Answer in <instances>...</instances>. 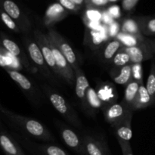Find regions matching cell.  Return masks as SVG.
<instances>
[{
  "label": "cell",
  "mask_w": 155,
  "mask_h": 155,
  "mask_svg": "<svg viewBox=\"0 0 155 155\" xmlns=\"http://www.w3.org/2000/svg\"><path fill=\"white\" fill-rule=\"evenodd\" d=\"M82 139L87 155H108L107 144L102 139L86 135Z\"/></svg>",
  "instance_id": "13"
},
{
  "label": "cell",
  "mask_w": 155,
  "mask_h": 155,
  "mask_svg": "<svg viewBox=\"0 0 155 155\" xmlns=\"http://www.w3.org/2000/svg\"><path fill=\"white\" fill-rule=\"evenodd\" d=\"M0 7L16 22L22 33H30L32 23L30 18L14 0H0Z\"/></svg>",
  "instance_id": "3"
},
{
  "label": "cell",
  "mask_w": 155,
  "mask_h": 155,
  "mask_svg": "<svg viewBox=\"0 0 155 155\" xmlns=\"http://www.w3.org/2000/svg\"><path fill=\"white\" fill-rule=\"evenodd\" d=\"M49 41L50 44H51V50H52L53 54H54V60H55L59 78L64 80V81L68 83L69 86H75L76 77L74 69L71 66L69 62L68 61L66 58L63 55V54L61 52L58 48L56 46L55 44L50 39Z\"/></svg>",
  "instance_id": "6"
},
{
  "label": "cell",
  "mask_w": 155,
  "mask_h": 155,
  "mask_svg": "<svg viewBox=\"0 0 155 155\" xmlns=\"http://www.w3.org/2000/svg\"><path fill=\"white\" fill-rule=\"evenodd\" d=\"M107 32L110 37L116 38L117 35L121 32L120 24L116 21H114L110 24L107 26Z\"/></svg>",
  "instance_id": "35"
},
{
  "label": "cell",
  "mask_w": 155,
  "mask_h": 155,
  "mask_svg": "<svg viewBox=\"0 0 155 155\" xmlns=\"http://www.w3.org/2000/svg\"><path fill=\"white\" fill-rule=\"evenodd\" d=\"M39 149L44 155H69L62 148L54 145H40Z\"/></svg>",
  "instance_id": "30"
},
{
  "label": "cell",
  "mask_w": 155,
  "mask_h": 155,
  "mask_svg": "<svg viewBox=\"0 0 155 155\" xmlns=\"http://www.w3.org/2000/svg\"><path fill=\"white\" fill-rule=\"evenodd\" d=\"M154 63H155V62H154Z\"/></svg>",
  "instance_id": "44"
},
{
  "label": "cell",
  "mask_w": 155,
  "mask_h": 155,
  "mask_svg": "<svg viewBox=\"0 0 155 155\" xmlns=\"http://www.w3.org/2000/svg\"><path fill=\"white\" fill-rule=\"evenodd\" d=\"M139 86H140V83L134 80H132L126 86L124 97L122 101L131 108L133 107V104L136 100V97H137Z\"/></svg>",
  "instance_id": "21"
},
{
  "label": "cell",
  "mask_w": 155,
  "mask_h": 155,
  "mask_svg": "<svg viewBox=\"0 0 155 155\" xmlns=\"http://www.w3.org/2000/svg\"><path fill=\"white\" fill-rule=\"evenodd\" d=\"M72 1L81 9L83 8L84 6H86V0H72Z\"/></svg>",
  "instance_id": "38"
},
{
  "label": "cell",
  "mask_w": 155,
  "mask_h": 155,
  "mask_svg": "<svg viewBox=\"0 0 155 155\" xmlns=\"http://www.w3.org/2000/svg\"><path fill=\"white\" fill-rule=\"evenodd\" d=\"M0 42H1V45L9 53L16 58L20 63L21 64L22 67L25 68L27 71L32 72L33 68H32L31 64L30 63V61L28 60L27 54L22 51L21 47L16 43L14 40L8 37L5 33L0 32Z\"/></svg>",
  "instance_id": "9"
},
{
  "label": "cell",
  "mask_w": 155,
  "mask_h": 155,
  "mask_svg": "<svg viewBox=\"0 0 155 155\" xmlns=\"http://www.w3.org/2000/svg\"><path fill=\"white\" fill-rule=\"evenodd\" d=\"M110 3L109 0H86V7L101 9Z\"/></svg>",
  "instance_id": "32"
},
{
  "label": "cell",
  "mask_w": 155,
  "mask_h": 155,
  "mask_svg": "<svg viewBox=\"0 0 155 155\" xmlns=\"http://www.w3.org/2000/svg\"><path fill=\"white\" fill-rule=\"evenodd\" d=\"M87 8V7H86ZM86 14H85L84 22L85 24L90 22H99L102 18V13L99 12V9L87 8Z\"/></svg>",
  "instance_id": "29"
},
{
  "label": "cell",
  "mask_w": 155,
  "mask_h": 155,
  "mask_svg": "<svg viewBox=\"0 0 155 155\" xmlns=\"http://www.w3.org/2000/svg\"><path fill=\"white\" fill-rule=\"evenodd\" d=\"M112 64L115 68H122L130 64V56L123 49V48L117 53L116 55L112 60Z\"/></svg>",
  "instance_id": "27"
},
{
  "label": "cell",
  "mask_w": 155,
  "mask_h": 155,
  "mask_svg": "<svg viewBox=\"0 0 155 155\" xmlns=\"http://www.w3.org/2000/svg\"><path fill=\"white\" fill-rule=\"evenodd\" d=\"M109 1H110V3H111V2H117L118 0H109Z\"/></svg>",
  "instance_id": "41"
},
{
  "label": "cell",
  "mask_w": 155,
  "mask_h": 155,
  "mask_svg": "<svg viewBox=\"0 0 155 155\" xmlns=\"http://www.w3.org/2000/svg\"><path fill=\"white\" fill-rule=\"evenodd\" d=\"M142 34L144 36L155 35V17H137Z\"/></svg>",
  "instance_id": "23"
},
{
  "label": "cell",
  "mask_w": 155,
  "mask_h": 155,
  "mask_svg": "<svg viewBox=\"0 0 155 155\" xmlns=\"http://www.w3.org/2000/svg\"><path fill=\"white\" fill-rule=\"evenodd\" d=\"M117 141L120 146L123 155H133V149H132L130 142H126V141L120 140V139H118Z\"/></svg>",
  "instance_id": "36"
},
{
  "label": "cell",
  "mask_w": 155,
  "mask_h": 155,
  "mask_svg": "<svg viewBox=\"0 0 155 155\" xmlns=\"http://www.w3.org/2000/svg\"><path fill=\"white\" fill-rule=\"evenodd\" d=\"M33 35H34L35 42L39 45L47 65L50 68L51 72L54 74V75L59 78L55 60H54V54H53L52 50H51V44H50V41L48 39V36H47V34H45V33H44L43 32L39 30H34Z\"/></svg>",
  "instance_id": "7"
},
{
  "label": "cell",
  "mask_w": 155,
  "mask_h": 155,
  "mask_svg": "<svg viewBox=\"0 0 155 155\" xmlns=\"http://www.w3.org/2000/svg\"><path fill=\"white\" fill-rule=\"evenodd\" d=\"M132 73H133V80H136L139 83H142V63L132 64Z\"/></svg>",
  "instance_id": "33"
},
{
  "label": "cell",
  "mask_w": 155,
  "mask_h": 155,
  "mask_svg": "<svg viewBox=\"0 0 155 155\" xmlns=\"http://www.w3.org/2000/svg\"><path fill=\"white\" fill-rule=\"evenodd\" d=\"M107 13L114 20L119 19L121 17L120 8L117 5H112L107 8Z\"/></svg>",
  "instance_id": "37"
},
{
  "label": "cell",
  "mask_w": 155,
  "mask_h": 155,
  "mask_svg": "<svg viewBox=\"0 0 155 155\" xmlns=\"http://www.w3.org/2000/svg\"><path fill=\"white\" fill-rule=\"evenodd\" d=\"M25 45L28 55L30 60L36 65V68L39 71V72L44 76L46 79L49 80V81L53 83H57L58 81L54 78V75L45 62V58L42 54L39 45L36 42L31 39H25Z\"/></svg>",
  "instance_id": "4"
},
{
  "label": "cell",
  "mask_w": 155,
  "mask_h": 155,
  "mask_svg": "<svg viewBox=\"0 0 155 155\" xmlns=\"http://www.w3.org/2000/svg\"><path fill=\"white\" fill-rule=\"evenodd\" d=\"M64 8L66 9L69 13L77 14L81 8L77 5L72 0H56Z\"/></svg>",
  "instance_id": "31"
},
{
  "label": "cell",
  "mask_w": 155,
  "mask_h": 155,
  "mask_svg": "<svg viewBox=\"0 0 155 155\" xmlns=\"http://www.w3.org/2000/svg\"><path fill=\"white\" fill-rule=\"evenodd\" d=\"M133 111L131 107H129L123 101L111 103L104 110V118L105 120L112 127L133 114Z\"/></svg>",
  "instance_id": "10"
},
{
  "label": "cell",
  "mask_w": 155,
  "mask_h": 155,
  "mask_svg": "<svg viewBox=\"0 0 155 155\" xmlns=\"http://www.w3.org/2000/svg\"><path fill=\"white\" fill-rule=\"evenodd\" d=\"M0 45H1V42H0Z\"/></svg>",
  "instance_id": "43"
},
{
  "label": "cell",
  "mask_w": 155,
  "mask_h": 155,
  "mask_svg": "<svg viewBox=\"0 0 155 155\" xmlns=\"http://www.w3.org/2000/svg\"><path fill=\"white\" fill-rule=\"evenodd\" d=\"M147 90L152 98L154 103L155 102V63L153 62L150 69L149 75L148 77L146 84H145Z\"/></svg>",
  "instance_id": "28"
},
{
  "label": "cell",
  "mask_w": 155,
  "mask_h": 155,
  "mask_svg": "<svg viewBox=\"0 0 155 155\" xmlns=\"http://www.w3.org/2000/svg\"><path fill=\"white\" fill-rule=\"evenodd\" d=\"M86 101H87V106L89 105L90 108L92 109H99L101 108V105H102L101 100L98 96V94L91 86L87 91Z\"/></svg>",
  "instance_id": "26"
},
{
  "label": "cell",
  "mask_w": 155,
  "mask_h": 155,
  "mask_svg": "<svg viewBox=\"0 0 155 155\" xmlns=\"http://www.w3.org/2000/svg\"><path fill=\"white\" fill-rule=\"evenodd\" d=\"M132 119L133 114L127 116V117L118 124L112 126L114 130L117 139L120 140L130 142L133 137V130H132Z\"/></svg>",
  "instance_id": "17"
},
{
  "label": "cell",
  "mask_w": 155,
  "mask_h": 155,
  "mask_svg": "<svg viewBox=\"0 0 155 155\" xmlns=\"http://www.w3.org/2000/svg\"><path fill=\"white\" fill-rule=\"evenodd\" d=\"M69 14L58 2L51 3L45 10L43 17L44 25L48 29L52 28L57 23L64 19Z\"/></svg>",
  "instance_id": "12"
},
{
  "label": "cell",
  "mask_w": 155,
  "mask_h": 155,
  "mask_svg": "<svg viewBox=\"0 0 155 155\" xmlns=\"http://www.w3.org/2000/svg\"><path fill=\"white\" fill-rule=\"evenodd\" d=\"M124 46V45H123L122 42L117 38H114L112 40L109 41L104 47L102 52H101V58H102L103 61H112L117 53Z\"/></svg>",
  "instance_id": "20"
},
{
  "label": "cell",
  "mask_w": 155,
  "mask_h": 155,
  "mask_svg": "<svg viewBox=\"0 0 155 155\" xmlns=\"http://www.w3.org/2000/svg\"><path fill=\"white\" fill-rule=\"evenodd\" d=\"M152 104H154V101H153L150 94L148 93L145 84L143 83H140L139 92H138L137 97L133 103L132 109L133 110H141V109H144L151 105Z\"/></svg>",
  "instance_id": "19"
},
{
  "label": "cell",
  "mask_w": 155,
  "mask_h": 155,
  "mask_svg": "<svg viewBox=\"0 0 155 155\" xmlns=\"http://www.w3.org/2000/svg\"><path fill=\"white\" fill-rule=\"evenodd\" d=\"M0 21L11 31L15 33H21V30L15 21L0 7Z\"/></svg>",
  "instance_id": "25"
},
{
  "label": "cell",
  "mask_w": 155,
  "mask_h": 155,
  "mask_svg": "<svg viewBox=\"0 0 155 155\" xmlns=\"http://www.w3.org/2000/svg\"><path fill=\"white\" fill-rule=\"evenodd\" d=\"M42 89L48 98L51 105L70 124L75 127L81 128L82 124L78 114L61 94L48 85H42Z\"/></svg>",
  "instance_id": "2"
},
{
  "label": "cell",
  "mask_w": 155,
  "mask_h": 155,
  "mask_svg": "<svg viewBox=\"0 0 155 155\" xmlns=\"http://www.w3.org/2000/svg\"><path fill=\"white\" fill-rule=\"evenodd\" d=\"M151 48H152L153 52L155 54V39L154 40H151Z\"/></svg>",
  "instance_id": "39"
},
{
  "label": "cell",
  "mask_w": 155,
  "mask_h": 155,
  "mask_svg": "<svg viewBox=\"0 0 155 155\" xmlns=\"http://www.w3.org/2000/svg\"><path fill=\"white\" fill-rule=\"evenodd\" d=\"M0 127H1V123H0Z\"/></svg>",
  "instance_id": "42"
},
{
  "label": "cell",
  "mask_w": 155,
  "mask_h": 155,
  "mask_svg": "<svg viewBox=\"0 0 155 155\" xmlns=\"http://www.w3.org/2000/svg\"><path fill=\"white\" fill-rule=\"evenodd\" d=\"M121 32L135 36H138V37L143 36V35L141 33L137 18H125L121 24Z\"/></svg>",
  "instance_id": "22"
},
{
  "label": "cell",
  "mask_w": 155,
  "mask_h": 155,
  "mask_svg": "<svg viewBox=\"0 0 155 155\" xmlns=\"http://www.w3.org/2000/svg\"><path fill=\"white\" fill-rule=\"evenodd\" d=\"M46 34L48 39L55 44L56 46L61 51V52L66 58L68 61L69 62L71 66L74 69V72L78 69H80V64H79V61L77 55H76L72 46L68 43V41L57 30H55L53 28L48 29Z\"/></svg>",
  "instance_id": "5"
},
{
  "label": "cell",
  "mask_w": 155,
  "mask_h": 155,
  "mask_svg": "<svg viewBox=\"0 0 155 155\" xmlns=\"http://www.w3.org/2000/svg\"><path fill=\"white\" fill-rule=\"evenodd\" d=\"M5 70L9 75V77L12 78V80L17 83V85L21 88V90L26 95L31 97L36 96L37 91L36 90V88L34 87L32 82L26 76H24V74H21L19 71H17V70L10 69V68H7Z\"/></svg>",
  "instance_id": "14"
},
{
  "label": "cell",
  "mask_w": 155,
  "mask_h": 155,
  "mask_svg": "<svg viewBox=\"0 0 155 155\" xmlns=\"http://www.w3.org/2000/svg\"><path fill=\"white\" fill-rule=\"evenodd\" d=\"M61 136L66 145L74 150L76 153L80 155H87L83 145V139L69 127L62 125L61 124L58 125Z\"/></svg>",
  "instance_id": "11"
},
{
  "label": "cell",
  "mask_w": 155,
  "mask_h": 155,
  "mask_svg": "<svg viewBox=\"0 0 155 155\" xmlns=\"http://www.w3.org/2000/svg\"><path fill=\"white\" fill-rule=\"evenodd\" d=\"M2 114L21 131L27 133L35 139L42 141L54 140L49 130L42 123L36 120L13 113L7 109L3 112Z\"/></svg>",
  "instance_id": "1"
},
{
  "label": "cell",
  "mask_w": 155,
  "mask_h": 155,
  "mask_svg": "<svg viewBox=\"0 0 155 155\" xmlns=\"http://www.w3.org/2000/svg\"><path fill=\"white\" fill-rule=\"evenodd\" d=\"M75 92L77 97L80 100L82 104L87 107V101H86V94L88 89H89V83L86 78L85 73L81 68L75 71Z\"/></svg>",
  "instance_id": "15"
},
{
  "label": "cell",
  "mask_w": 155,
  "mask_h": 155,
  "mask_svg": "<svg viewBox=\"0 0 155 155\" xmlns=\"http://www.w3.org/2000/svg\"><path fill=\"white\" fill-rule=\"evenodd\" d=\"M0 148L5 155H26L15 139L7 133L0 130Z\"/></svg>",
  "instance_id": "16"
},
{
  "label": "cell",
  "mask_w": 155,
  "mask_h": 155,
  "mask_svg": "<svg viewBox=\"0 0 155 155\" xmlns=\"http://www.w3.org/2000/svg\"><path fill=\"white\" fill-rule=\"evenodd\" d=\"M132 64H127L122 68H116L110 72V77L115 83L119 85H127L133 80Z\"/></svg>",
  "instance_id": "18"
},
{
  "label": "cell",
  "mask_w": 155,
  "mask_h": 155,
  "mask_svg": "<svg viewBox=\"0 0 155 155\" xmlns=\"http://www.w3.org/2000/svg\"><path fill=\"white\" fill-rule=\"evenodd\" d=\"M139 0H121V8L126 13H131L137 5Z\"/></svg>",
  "instance_id": "34"
},
{
  "label": "cell",
  "mask_w": 155,
  "mask_h": 155,
  "mask_svg": "<svg viewBox=\"0 0 155 155\" xmlns=\"http://www.w3.org/2000/svg\"><path fill=\"white\" fill-rule=\"evenodd\" d=\"M5 110H6V108H5L4 107H2V106L1 104H0V113L2 114L3 112H4Z\"/></svg>",
  "instance_id": "40"
},
{
  "label": "cell",
  "mask_w": 155,
  "mask_h": 155,
  "mask_svg": "<svg viewBox=\"0 0 155 155\" xmlns=\"http://www.w3.org/2000/svg\"><path fill=\"white\" fill-rule=\"evenodd\" d=\"M123 49L128 54L130 64H139L151 58L154 55L151 48V40L145 39L137 45L123 47Z\"/></svg>",
  "instance_id": "8"
},
{
  "label": "cell",
  "mask_w": 155,
  "mask_h": 155,
  "mask_svg": "<svg viewBox=\"0 0 155 155\" xmlns=\"http://www.w3.org/2000/svg\"><path fill=\"white\" fill-rule=\"evenodd\" d=\"M117 39H119L123 45L126 47H130V46H134V45H139L140 42L142 41L145 40L146 38L145 36H142V37H138V36H133V35L127 34V33H124L120 32L119 34L117 36Z\"/></svg>",
  "instance_id": "24"
}]
</instances>
